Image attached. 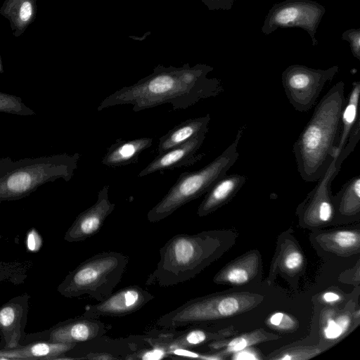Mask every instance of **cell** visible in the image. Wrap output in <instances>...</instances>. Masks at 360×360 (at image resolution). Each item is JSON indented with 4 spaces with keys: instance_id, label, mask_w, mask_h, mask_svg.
<instances>
[{
    "instance_id": "cell-22",
    "label": "cell",
    "mask_w": 360,
    "mask_h": 360,
    "mask_svg": "<svg viewBox=\"0 0 360 360\" xmlns=\"http://www.w3.org/2000/svg\"><path fill=\"white\" fill-rule=\"evenodd\" d=\"M31 261L0 262V283L20 284L24 282L32 266Z\"/></svg>"
},
{
    "instance_id": "cell-34",
    "label": "cell",
    "mask_w": 360,
    "mask_h": 360,
    "mask_svg": "<svg viewBox=\"0 0 360 360\" xmlns=\"http://www.w3.org/2000/svg\"><path fill=\"white\" fill-rule=\"evenodd\" d=\"M323 298L327 302H333L338 300L340 296L335 292H328L323 295Z\"/></svg>"
},
{
    "instance_id": "cell-14",
    "label": "cell",
    "mask_w": 360,
    "mask_h": 360,
    "mask_svg": "<svg viewBox=\"0 0 360 360\" xmlns=\"http://www.w3.org/2000/svg\"><path fill=\"white\" fill-rule=\"evenodd\" d=\"M205 133L200 134L185 143L158 154L138 174L143 177L157 172H164L182 167H189L200 160L205 153H198L205 139Z\"/></svg>"
},
{
    "instance_id": "cell-13",
    "label": "cell",
    "mask_w": 360,
    "mask_h": 360,
    "mask_svg": "<svg viewBox=\"0 0 360 360\" xmlns=\"http://www.w3.org/2000/svg\"><path fill=\"white\" fill-rule=\"evenodd\" d=\"M30 298L27 293H24L0 307V349H13L22 345Z\"/></svg>"
},
{
    "instance_id": "cell-9",
    "label": "cell",
    "mask_w": 360,
    "mask_h": 360,
    "mask_svg": "<svg viewBox=\"0 0 360 360\" xmlns=\"http://www.w3.org/2000/svg\"><path fill=\"white\" fill-rule=\"evenodd\" d=\"M149 345L148 335L112 338L104 335L76 344L60 359H129L131 354Z\"/></svg>"
},
{
    "instance_id": "cell-17",
    "label": "cell",
    "mask_w": 360,
    "mask_h": 360,
    "mask_svg": "<svg viewBox=\"0 0 360 360\" xmlns=\"http://www.w3.org/2000/svg\"><path fill=\"white\" fill-rule=\"evenodd\" d=\"M153 141L151 137L117 139L107 148L101 162L108 167H120L137 162L141 153L152 146Z\"/></svg>"
},
{
    "instance_id": "cell-23",
    "label": "cell",
    "mask_w": 360,
    "mask_h": 360,
    "mask_svg": "<svg viewBox=\"0 0 360 360\" xmlns=\"http://www.w3.org/2000/svg\"><path fill=\"white\" fill-rule=\"evenodd\" d=\"M0 112L16 115H35L36 112L28 108L19 96L0 91Z\"/></svg>"
},
{
    "instance_id": "cell-24",
    "label": "cell",
    "mask_w": 360,
    "mask_h": 360,
    "mask_svg": "<svg viewBox=\"0 0 360 360\" xmlns=\"http://www.w3.org/2000/svg\"><path fill=\"white\" fill-rule=\"evenodd\" d=\"M264 338L269 337H265L259 332H254L236 338L227 344L226 351L227 352H238L245 349L252 344L264 341L265 340Z\"/></svg>"
},
{
    "instance_id": "cell-16",
    "label": "cell",
    "mask_w": 360,
    "mask_h": 360,
    "mask_svg": "<svg viewBox=\"0 0 360 360\" xmlns=\"http://www.w3.org/2000/svg\"><path fill=\"white\" fill-rule=\"evenodd\" d=\"M75 345L33 341L13 349H0V359H60Z\"/></svg>"
},
{
    "instance_id": "cell-32",
    "label": "cell",
    "mask_w": 360,
    "mask_h": 360,
    "mask_svg": "<svg viewBox=\"0 0 360 360\" xmlns=\"http://www.w3.org/2000/svg\"><path fill=\"white\" fill-rule=\"evenodd\" d=\"M42 240L40 235L35 229L29 231L26 238V246L31 252L38 251L41 246Z\"/></svg>"
},
{
    "instance_id": "cell-27",
    "label": "cell",
    "mask_w": 360,
    "mask_h": 360,
    "mask_svg": "<svg viewBox=\"0 0 360 360\" xmlns=\"http://www.w3.org/2000/svg\"><path fill=\"white\" fill-rule=\"evenodd\" d=\"M349 324V318L345 315L339 316L335 320L330 319L325 328V336L328 339H336L345 333Z\"/></svg>"
},
{
    "instance_id": "cell-10",
    "label": "cell",
    "mask_w": 360,
    "mask_h": 360,
    "mask_svg": "<svg viewBox=\"0 0 360 360\" xmlns=\"http://www.w3.org/2000/svg\"><path fill=\"white\" fill-rule=\"evenodd\" d=\"M335 71H314L292 68L282 77L285 94L291 105L299 112H307L315 105L324 84Z\"/></svg>"
},
{
    "instance_id": "cell-15",
    "label": "cell",
    "mask_w": 360,
    "mask_h": 360,
    "mask_svg": "<svg viewBox=\"0 0 360 360\" xmlns=\"http://www.w3.org/2000/svg\"><path fill=\"white\" fill-rule=\"evenodd\" d=\"M247 177L239 174H226L206 193L197 214L205 217L229 202L246 182Z\"/></svg>"
},
{
    "instance_id": "cell-18",
    "label": "cell",
    "mask_w": 360,
    "mask_h": 360,
    "mask_svg": "<svg viewBox=\"0 0 360 360\" xmlns=\"http://www.w3.org/2000/svg\"><path fill=\"white\" fill-rule=\"evenodd\" d=\"M210 120V114H207L202 117L186 120L176 125L160 138L158 154L178 147L200 134H207Z\"/></svg>"
},
{
    "instance_id": "cell-31",
    "label": "cell",
    "mask_w": 360,
    "mask_h": 360,
    "mask_svg": "<svg viewBox=\"0 0 360 360\" xmlns=\"http://www.w3.org/2000/svg\"><path fill=\"white\" fill-rule=\"evenodd\" d=\"M299 11L295 7H288L280 11L276 15L277 23L284 25L293 21L298 15Z\"/></svg>"
},
{
    "instance_id": "cell-7",
    "label": "cell",
    "mask_w": 360,
    "mask_h": 360,
    "mask_svg": "<svg viewBox=\"0 0 360 360\" xmlns=\"http://www.w3.org/2000/svg\"><path fill=\"white\" fill-rule=\"evenodd\" d=\"M262 297L251 293H214L189 300L160 316L155 326L177 329L217 321L252 308Z\"/></svg>"
},
{
    "instance_id": "cell-35",
    "label": "cell",
    "mask_w": 360,
    "mask_h": 360,
    "mask_svg": "<svg viewBox=\"0 0 360 360\" xmlns=\"http://www.w3.org/2000/svg\"><path fill=\"white\" fill-rule=\"evenodd\" d=\"M1 237H2V236H1V235H0V238H1Z\"/></svg>"
},
{
    "instance_id": "cell-29",
    "label": "cell",
    "mask_w": 360,
    "mask_h": 360,
    "mask_svg": "<svg viewBox=\"0 0 360 360\" xmlns=\"http://www.w3.org/2000/svg\"><path fill=\"white\" fill-rule=\"evenodd\" d=\"M269 323L276 328L284 330H292L296 326L295 320L281 312L274 314L269 319Z\"/></svg>"
},
{
    "instance_id": "cell-1",
    "label": "cell",
    "mask_w": 360,
    "mask_h": 360,
    "mask_svg": "<svg viewBox=\"0 0 360 360\" xmlns=\"http://www.w3.org/2000/svg\"><path fill=\"white\" fill-rule=\"evenodd\" d=\"M212 70L202 64L193 67L188 63L181 67L158 64L149 75L103 98L97 110L130 104L134 112H139L166 103L171 104L174 110H186L200 100L216 97L224 91L219 79L207 77Z\"/></svg>"
},
{
    "instance_id": "cell-5",
    "label": "cell",
    "mask_w": 360,
    "mask_h": 360,
    "mask_svg": "<svg viewBox=\"0 0 360 360\" xmlns=\"http://www.w3.org/2000/svg\"><path fill=\"white\" fill-rule=\"evenodd\" d=\"M245 129L246 125L241 126L231 143L204 167L181 173L165 196L148 212V221L155 223L167 218L185 204L206 193L225 176L239 156L237 148Z\"/></svg>"
},
{
    "instance_id": "cell-20",
    "label": "cell",
    "mask_w": 360,
    "mask_h": 360,
    "mask_svg": "<svg viewBox=\"0 0 360 360\" xmlns=\"http://www.w3.org/2000/svg\"><path fill=\"white\" fill-rule=\"evenodd\" d=\"M334 210L341 215L354 216L360 210V176L356 175L348 180L339 192L333 195Z\"/></svg>"
},
{
    "instance_id": "cell-33",
    "label": "cell",
    "mask_w": 360,
    "mask_h": 360,
    "mask_svg": "<svg viewBox=\"0 0 360 360\" xmlns=\"http://www.w3.org/2000/svg\"><path fill=\"white\" fill-rule=\"evenodd\" d=\"M32 13V5L29 1H25L20 10V18L22 21H27L30 19Z\"/></svg>"
},
{
    "instance_id": "cell-6",
    "label": "cell",
    "mask_w": 360,
    "mask_h": 360,
    "mask_svg": "<svg viewBox=\"0 0 360 360\" xmlns=\"http://www.w3.org/2000/svg\"><path fill=\"white\" fill-rule=\"evenodd\" d=\"M129 257L122 252L97 253L70 271L57 291L68 298L87 295L98 302L108 297L121 281Z\"/></svg>"
},
{
    "instance_id": "cell-30",
    "label": "cell",
    "mask_w": 360,
    "mask_h": 360,
    "mask_svg": "<svg viewBox=\"0 0 360 360\" xmlns=\"http://www.w3.org/2000/svg\"><path fill=\"white\" fill-rule=\"evenodd\" d=\"M283 263L287 269L290 271L296 270L302 265L303 256L297 250L290 251L285 257Z\"/></svg>"
},
{
    "instance_id": "cell-25",
    "label": "cell",
    "mask_w": 360,
    "mask_h": 360,
    "mask_svg": "<svg viewBox=\"0 0 360 360\" xmlns=\"http://www.w3.org/2000/svg\"><path fill=\"white\" fill-rule=\"evenodd\" d=\"M332 240L334 245L342 250L358 248L359 245V234L351 231L335 232L333 234Z\"/></svg>"
},
{
    "instance_id": "cell-2",
    "label": "cell",
    "mask_w": 360,
    "mask_h": 360,
    "mask_svg": "<svg viewBox=\"0 0 360 360\" xmlns=\"http://www.w3.org/2000/svg\"><path fill=\"white\" fill-rule=\"evenodd\" d=\"M345 102V84L340 82L318 103L292 146L298 172L307 182L316 181L338 157L336 146Z\"/></svg>"
},
{
    "instance_id": "cell-28",
    "label": "cell",
    "mask_w": 360,
    "mask_h": 360,
    "mask_svg": "<svg viewBox=\"0 0 360 360\" xmlns=\"http://www.w3.org/2000/svg\"><path fill=\"white\" fill-rule=\"evenodd\" d=\"M320 351L316 349L297 348L296 349L286 350L274 357L276 359H307L313 357Z\"/></svg>"
},
{
    "instance_id": "cell-3",
    "label": "cell",
    "mask_w": 360,
    "mask_h": 360,
    "mask_svg": "<svg viewBox=\"0 0 360 360\" xmlns=\"http://www.w3.org/2000/svg\"><path fill=\"white\" fill-rule=\"evenodd\" d=\"M220 236L216 231L174 236L160 249V259L146 285L167 288L191 280L219 256Z\"/></svg>"
},
{
    "instance_id": "cell-26",
    "label": "cell",
    "mask_w": 360,
    "mask_h": 360,
    "mask_svg": "<svg viewBox=\"0 0 360 360\" xmlns=\"http://www.w3.org/2000/svg\"><path fill=\"white\" fill-rule=\"evenodd\" d=\"M360 139V120L359 117L354 124L347 141V143L337 157V163L342 165L343 161L354 151L356 144Z\"/></svg>"
},
{
    "instance_id": "cell-11",
    "label": "cell",
    "mask_w": 360,
    "mask_h": 360,
    "mask_svg": "<svg viewBox=\"0 0 360 360\" xmlns=\"http://www.w3.org/2000/svg\"><path fill=\"white\" fill-rule=\"evenodd\" d=\"M154 299L149 291L138 285L124 287L97 304L86 306L84 316L120 317L133 314Z\"/></svg>"
},
{
    "instance_id": "cell-19",
    "label": "cell",
    "mask_w": 360,
    "mask_h": 360,
    "mask_svg": "<svg viewBox=\"0 0 360 360\" xmlns=\"http://www.w3.org/2000/svg\"><path fill=\"white\" fill-rule=\"evenodd\" d=\"M359 94L360 82H354L352 83V87L347 98H345L341 113L340 133L336 146L338 155L344 148L349 134L356 120L359 118L358 104Z\"/></svg>"
},
{
    "instance_id": "cell-21",
    "label": "cell",
    "mask_w": 360,
    "mask_h": 360,
    "mask_svg": "<svg viewBox=\"0 0 360 360\" xmlns=\"http://www.w3.org/2000/svg\"><path fill=\"white\" fill-rule=\"evenodd\" d=\"M249 259L240 260L236 264L226 266L214 277L216 283H230L232 284H243L248 282L252 276L255 269L254 261L248 264Z\"/></svg>"
},
{
    "instance_id": "cell-8",
    "label": "cell",
    "mask_w": 360,
    "mask_h": 360,
    "mask_svg": "<svg viewBox=\"0 0 360 360\" xmlns=\"http://www.w3.org/2000/svg\"><path fill=\"white\" fill-rule=\"evenodd\" d=\"M111 328L110 324L103 322L99 318L81 314L60 321L47 330L26 333L22 345L38 340L79 344L104 335Z\"/></svg>"
},
{
    "instance_id": "cell-12",
    "label": "cell",
    "mask_w": 360,
    "mask_h": 360,
    "mask_svg": "<svg viewBox=\"0 0 360 360\" xmlns=\"http://www.w3.org/2000/svg\"><path fill=\"white\" fill-rule=\"evenodd\" d=\"M108 192V185L101 188L96 202L79 213L68 229L64 235L65 240L70 243L84 241L100 231L107 217L115 208V204L109 199Z\"/></svg>"
},
{
    "instance_id": "cell-4",
    "label": "cell",
    "mask_w": 360,
    "mask_h": 360,
    "mask_svg": "<svg viewBox=\"0 0 360 360\" xmlns=\"http://www.w3.org/2000/svg\"><path fill=\"white\" fill-rule=\"evenodd\" d=\"M80 157L76 153L18 160L0 158V202L27 197L41 185L59 179L69 181Z\"/></svg>"
}]
</instances>
